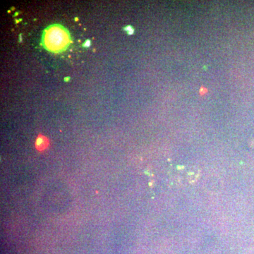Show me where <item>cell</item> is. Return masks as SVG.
I'll use <instances>...</instances> for the list:
<instances>
[{
	"label": "cell",
	"instance_id": "cell-1",
	"mask_svg": "<svg viewBox=\"0 0 254 254\" xmlns=\"http://www.w3.org/2000/svg\"><path fill=\"white\" fill-rule=\"evenodd\" d=\"M71 41L69 31L61 25H50L43 31L42 44L43 47L49 52H63L69 47Z\"/></svg>",
	"mask_w": 254,
	"mask_h": 254
},
{
	"label": "cell",
	"instance_id": "cell-2",
	"mask_svg": "<svg viewBox=\"0 0 254 254\" xmlns=\"http://www.w3.org/2000/svg\"><path fill=\"white\" fill-rule=\"evenodd\" d=\"M36 146H38V148L40 146H41V148H43L44 146V139L42 138H38L36 141Z\"/></svg>",
	"mask_w": 254,
	"mask_h": 254
}]
</instances>
